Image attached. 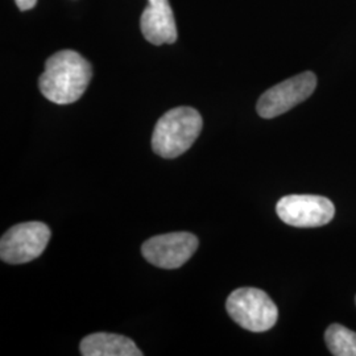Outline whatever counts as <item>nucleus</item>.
<instances>
[{
	"label": "nucleus",
	"instance_id": "1",
	"mask_svg": "<svg viewBox=\"0 0 356 356\" xmlns=\"http://www.w3.org/2000/svg\"><path fill=\"white\" fill-rule=\"evenodd\" d=\"M92 76L88 60L74 51L54 53L38 78L41 94L56 104H70L83 95Z\"/></svg>",
	"mask_w": 356,
	"mask_h": 356
},
{
	"label": "nucleus",
	"instance_id": "2",
	"mask_svg": "<svg viewBox=\"0 0 356 356\" xmlns=\"http://www.w3.org/2000/svg\"><path fill=\"white\" fill-rule=\"evenodd\" d=\"M202 126V116L193 107L181 106L169 110L153 129V151L164 159H176L198 139Z\"/></svg>",
	"mask_w": 356,
	"mask_h": 356
},
{
	"label": "nucleus",
	"instance_id": "3",
	"mask_svg": "<svg viewBox=\"0 0 356 356\" xmlns=\"http://www.w3.org/2000/svg\"><path fill=\"white\" fill-rule=\"evenodd\" d=\"M229 317L241 327L254 332L270 330L279 318V309L267 293L257 288H239L226 302Z\"/></svg>",
	"mask_w": 356,
	"mask_h": 356
},
{
	"label": "nucleus",
	"instance_id": "4",
	"mask_svg": "<svg viewBox=\"0 0 356 356\" xmlns=\"http://www.w3.org/2000/svg\"><path fill=\"white\" fill-rule=\"evenodd\" d=\"M51 239V229L42 222L19 223L0 241V257L7 264H24L38 259Z\"/></svg>",
	"mask_w": 356,
	"mask_h": 356
},
{
	"label": "nucleus",
	"instance_id": "5",
	"mask_svg": "<svg viewBox=\"0 0 356 356\" xmlns=\"http://www.w3.org/2000/svg\"><path fill=\"white\" fill-rule=\"evenodd\" d=\"M316 88L317 76L312 72L292 76L267 90L259 98L256 111L264 119H273L306 101L314 92Z\"/></svg>",
	"mask_w": 356,
	"mask_h": 356
},
{
	"label": "nucleus",
	"instance_id": "6",
	"mask_svg": "<svg viewBox=\"0 0 356 356\" xmlns=\"http://www.w3.org/2000/svg\"><path fill=\"white\" fill-rule=\"evenodd\" d=\"M281 220L293 227H321L330 223L335 216V206L329 198L309 194L282 197L276 206Z\"/></svg>",
	"mask_w": 356,
	"mask_h": 356
},
{
	"label": "nucleus",
	"instance_id": "7",
	"mask_svg": "<svg viewBox=\"0 0 356 356\" xmlns=\"http://www.w3.org/2000/svg\"><path fill=\"white\" fill-rule=\"evenodd\" d=\"M198 248V239L191 232L157 235L141 245V252L154 267L177 269L182 267Z\"/></svg>",
	"mask_w": 356,
	"mask_h": 356
},
{
	"label": "nucleus",
	"instance_id": "8",
	"mask_svg": "<svg viewBox=\"0 0 356 356\" xmlns=\"http://www.w3.org/2000/svg\"><path fill=\"white\" fill-rule=\"evenodd\" d=\"M143 36L153 45L175 44L177 26L169 0H148L140 19Z\"/></svg>",
	"mask_w": 356,
	"mask_h": 356
},
{
	"label": "nucleus",
	"instance_id": "9",
	"mask_svg": "<svg viewBox=\"0 0 356 356\" xmlns=\"http://www.w3.org/2000/svg\"><path fill=\"white\" fill-rule=\"evenodd\" d=\"M79 350L83 356L143 355V353L132 339L108 332L90 334L82 339Z\"/></svg>",
	"mask_w": 356,
	"mask_h": 356
},
{
	"label": "nucleus",
	"instance_id": "10",
	"mask_svg": "<svg viewBox=\"0 0 356 356\" xmlns=\"http://www.w3.org/2000/svg\"><path fill=\"white\" fill-rule=\"evenodd\" d=\"M325 341L334 356H356V332L334 323L325 332Z\"/></svg>",
	"mask_w": 356,
	"mask_h": 356
},
{
	"label": "nucleus",
	"instance_id": "11",
	"mask_svg": "<svg viewBox=\"0 0 356 356\" xmlns=\"http://www.w3.org/2000/svg\"><path fill=\"white\" fill-rule=\"evenodd\" d=\"M15 1H16V6L19 7L20 11L32 10L38 3V0H15Z\"/></svg>",
	"mask_w": 356,
	"mask_h": 356
},
{
	"label": "nucleus",
	"instance_id": "12",
	"mask_svg": "<svg viewBox=\"0 0 356 356\" xmlns=\"http://www.w3.org/2000/svg\"><path fill=\"white\" fill-rule=\"evenodd\" d=\"M355 301H356V298H355Z\"/></svg>",
	"mask_w": 356,
	"mask_h": 356
}]
</instances>
